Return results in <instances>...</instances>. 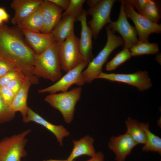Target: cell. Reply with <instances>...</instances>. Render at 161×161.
<instances>
[{
    "mask_svg": "<svg viewBox=\"0 0 161 161\" xmlns=\"http://www.w3.org/2000/svg\"><path fill=\"white\" fill-rule=\"evenodd\" d=\"M26 41L17 27L0 25V58L20 70L32 84L36 85L39 82L33 74L36 53Z\"/></svg>",
    "mask_w": 161,
    "mask_h": 161,
    "instance_id": "6da1fadb",
    "label": "cell"
},
{
    "mask_svg": "<svg viewBox=\"0 0 161 161\" xmlns=\"http://www.w3.org/2000/svg\"><path fill=\"white\" fill-rule=\"evenodd\" d=\"M107 40L106 45L97 56L89 62L83 71L76 84L81 87L85 83H91L102 72L103 65L111 53L116 48L123 44L122 38L116 35L107 26H106Z\"/></svg>",
    "mask_w": 161,
    "mask_h": 161,
    "instance_id": "7a4b0ae2",
    "label": "cell"
},
{
    "mask_svg": "<svg viewBox=\"0 0 161 161\" xmlns=\"http://www.w3.org/2000/svg\"><path fill=\"white\" fill-rule=\"evenodd\" d=\"M58 54V43L55 42L39 54H36L34 75L54 82L62 77Z\"/></svg>",
    "mask_w": 161,
    "mask_h": 161,
    "instance_id": "3957f363",
    "label": "cell"
},
{
    "mask_svg": "<svg viewBox=\"0 0 161 161\" xmlns=\"http://www.w3.org/2000/svg\"><path fill=\"white\" fill-rule=\"evenodd\" d=\"M81 92V87L78 86L66 92L49 94L44 100L59 111L65 121L69 123L73 120L75 106L80 98Z\"/></svg>",
    "mask_w": 161,
    "mask_h": 161,
    "instance_id": "277c9868",
    "label": "cell"
},
{
    "mask_svg": "<svg viewBox=\"0 0 161 161\" xmlns=\"http://www.w3.org/2000/svg\"><path fill=\"white\" fill-rule=\"evenodd\" d=\"M28 129L17 134L6 137L0 141V161H21L27 153L24 149L27 142Z\"/></svg>",
    "mask_w": 161,
    "mask_h": 161,
    "instance_id": "5b68a950",
    "label": "cell"
},
{
    "mask_svg": "<svg viewBox=\"0 0 161 161\" xmlns=\"http://www.w3.org/2000/svg\"><path fill=\"white\" fill-rule=\"evenodd\" d=\"M79 38L75 34L58 43V54L61 70L67 72L83 62L79 48Z\"/></svg>",
    "mask_w": 161,
    "mask_h": 161,
    "instance_id": "8992f818",
    "label": "cell"
},
{
    "mask_svg": "<svg viewBox=\"0 0 161 161\" xmlns=\"http://www.w3.org/2000/svg\"><path fill=\"white\" fill-rule=\"evenodd\" d=\"M115 1L114 0H100L95 6L89 8L86 12V15H91L92 17V19L89 21L88 24L94 39L97 38L103 27L112 21L110 14Z\"/></svg>",
    "mask_w": 161,
    "mask_h": 161,
    "instance_id": "52a82bcc",
    "label": "cell"
},
{
    "mask_svg": "<svg viewBox=\"0 0 161 161\" xmlns=\"http://www.w3.org/2000/svg\"><path fill=\"white\" fill-rule=\"evenodd\" d=\"M123 1L126 16L133 21L139 41H148L150 34L161 33V24L153 23L137 13L128 0H123Z\"/></svg>",
    "mask_w": 161,
    "mask_h": 161,
    "instance_id": "ba28073f",
    "label": "cell"
},
{
    "mask_svg": "<svg viewBox=\"0 0 161 161\" xmlns=\"http://www.w3.org/2000/svg\"><path fill=\"white\" fill-rule=\"evenodd\" d=\"M120 12L117 21H112L108 27L114 32L117 31L121 35L123 41V48L130 49L139 41L135 27L128 22L124 11L123 0L120 1Z\"/></svg>",
    "mask_w": 161,
    "mask_h": 161,
    "instance_id": "9c48e42d",
    "label": "cell"
},
{
    "mask_svg": "<svg viewBox=\"0 0 161 161\" xmlns=\"http://www.w3.org/2000/svg\"><path fill=\"white\" fill-rule=\"evenodd\" d=\"M97 78L126 83L135 87L140 91L147 90L152 85L146 71H140L129 74H108L102 72Z\"/></svg>",
    "mask_w": 161,
    "mask_h": 161,
    "instance_id": "30bf717a",
    "label": "cell"
},
{
    "mask_svg": "<svg viewBox=\"0 0 161 161\" xmlns=\"http://www.w3.org/2000/svg\"><path fill=\"white\" fill-rule=\"evenodd\" d=\"M88 63L83 61L67 72L53 84L47 87L39 89L38 92L40 94L48 93L49 94L57 92H66L73 85L78 83L84 68Z\"/></svg>",
    "mask_w": 161,
    "mask_h": 161,
    "instance_id": "8fae6325",
    "label": "cell"
},
{
    "mask_svg": "<svg viewBox=\"0 0 161 161\" xmlns=\"http://www.w3.org/2000/svg\"><path fill=\"white\" fill-rule=\"evenodd\" d=\"M86 14L85 9L77 18L81 26L80 37L79 41V48L83 61L88 63L93 59L92 30L86 21Z\"/></svg>",
    "mask_w": 161,
    "mask_h": 161,
    "instance_id": "7c38bea8",
    "label": "cell"
},
{
    "mask_svg": "<svg viewBox=\"0 0 161 161\" xmlns=\"http://www.w3.org/2000/svg\"><path fill=\"white\" fill-rule=\"evenodd\" d=\"M137 144L126 132L123 135L112 137L108 146L115 154L116 161H125L132 149Z\"/></svg>",
    "mask_w": 161,
    "mask_h": 161,
    "instance_id": "4fadbf2b",
    "label": "cell"
},
{
    "mask_svg": "<svg viewBox=\"0 0 161 161\" xmlns=\"http://www.w3.org/2000/svg\"><path fill=\"white\" fill-rule=\"evenodd\" d=\"M43 25L41 32L50 33L62 18V8L49 0H43L41 4Z\"/></svg>",
    "mask_w": 161,
    "mask_h": 161,
    "instance_id": "5bb4252c",
    "label": "cell"
},
{
    "mask_svg": "<svg viewBox=\"0 0 161 161\" xmlns=\"http://www.w3.org/2000/svg\"><path fill=\"white\" fill-rule=\"evenodd\" d=\"M25 39L37 54H39L55 42L51 32L44 33L21 30Z\"/></svg>",
    "mask_w": 161,
    "mask_h": 161,
    "instance_id": "9a60e30c",
    "label": "cell"
},
{
    "mask_svg": "<svg viewBox=\"0 0 161 161\" xmlns=\"http://www.w3.org/2000/svg\"><path fill=\"white\" fill-rule=\"evenodd\" d=\"M23 121L25 123L34 122L42 126L54 134L61 146L63 145V138L70 134L62 125H55L49 122L29 107L27 116Z\"/></svg>",
    "mask_w": 161,
    "mask_h": 161,
    "instance_id": "2e32d148",
    "label": "cell"
},
{
    "mask_svg": "<svg viewBox=\"0 0 161 161\" xmlns=\"http://www.w3.org/2000/svg\"><path fill=\"white\" fill-rule=\"evenodd\" d=\"M42 0H13L11 3L10 7L14 11L11 23L17 25L35 11L41 4Z\"/></svg>",
    "mask_w": 161,
    "mask_h": 161,
    "instance_id": "e0dca14e",
    "label": "cell"
},
{
    "mask_svg": "<svg viewBox=\"0 0 161 161\" xmlns=\"http://www.w3.org/2000/svg\"><path fill=\"white\" fill-rule=\"evenodd\" d=\"M74 17L68 15L62 17L57 25L51 32L55 42H61L75 34L74 22L75 21Z\"/></svg>",
    "mask_w": 161,
    "mask_h": 161,
    "instance_id": "ac0fdd59",
    "label": "cell"
},
{
    "mask_svg": "<svg viewBox=\"0 0 161 161\" xmlns=\"http://www.w3.org/2000/svg\"><path fill=\"white\" fill-rule=\"evenodd\" d=\"M94 140L91 137L86 135L78 140H73V147L67 160L73 161L83 155L92 157L96 153L93 143Z\"/></svg>",
    "mask_w": 161,
    "mask_h": 161,
    "instance_id": "d6986e66",
    "label": "cell"
},
{
    "mask_svg": "<svg viewBox=\"0 0 161 161\" xmlns=\"http://www.w3.org/2000/svg\"><path fill=\"white\" fill-rule=\"evenodd\" d=\"M31 84L29 79L25 78L21 89L15 96L10 106L13 112L15 113L18 112L21 113L23 119L27 116L28 108L27 104L28 94Z\"/></svg>",
    "mask_w": 161,
    "mask_h": 161,
    "instance_id": "ffe728a7",
    "label": "cell"
},
{
    "mask_svg": "<svg viewBox=\"0 0 161 161\" xmlns=\"http://www.w3.org/2000/svg\"><path fill=\"white\" fill-rule=\"evenodd\" d=\"M17 25L21 30L41 32L43 25L42 10L41 5Z\"/></svg>",
    "mask_w": 161,
    "mask_h": 161,
    "instance_id": "44dd1931",
    "label": "cell"
},
{
    "mask_svg": "<svg viewBox=\"0 0 161 161\" xmlns=\"http://www.w3.org/2000/svg\"><path fill=\"white\" fill-rule=\"evenodd\" d=\"M140 127L144 132L146 141L142 148L145 151H153L161 154V138L152 133L149 129L148 123H139Z\"/></svg>",
    "mask_w": 161,
    "mask_h": 161,
    "instance_id": "7402d4cb",
    "label": "cell"
},
{
    "mask_svg": "<svg viewBox=\"0 0 161 161\" xmlns=\"http://www.w3.org/2000/svg\"><path fill=\"white\" fill-rule=\"evenodd\" d=\"M127 133L137 144H144L146 141L145 134L136 120L129 117L125 121Z\"/></svg>",
    "mask_w": 161,
    "mask_h": 161,
    "instance_id": "603a6c76",
    "label": "cell"
},
{
    "mask_svg": "<svg viewBox=\"0 0 161 161\" xmlns=\"http://www.w3.org/2000/svg\"><path fill=\"white\" fill-rule=\"evenodd\" d=\"M160 11V4L157 1L148 0L144 8L140 14L151 22L158 24L161 18Z\"/></svg>",
    "mask_w": 161,
    "mask_h": 161,
    "instance_id": "cb8c5ba5",
    "label": "cell"
},
{
    "mask_svg": "<svg viewBox=\"0 0 161 161\" xmlns=\"http://www.w3.org/2000/svg\"><path fill=\"white\" fill-rule=\"evenodd\" d=\"M131 56L144 54H155L159 51L157 43H151L148 41H139L136 44L130 48Z\"/></svg>",
    "mask_w": 161,
    "mask_h": 161,
    "instance_id": "d4e9b609",
    "label": "cell"
},
{
    "mask_svg": "<svg viewBox=\"0 0 161 161\" xmlns=\"http://www.w3.org/2000/svg\"><path fill=\"white\" fill-rule=\"evenodd\" d=\"M131 55L129 49L124 48L117 53L114 57L106 64V69L110 71L115 69L117 67L129 59Z\"/></svg>",
    "mask_w": 161,
    "mask_h": 161,
    "instance_id": "484cf974",
    "label": "cell"
},
{
    "mask_svg": "<svg viewBox=\"0 0 161 161\" xmlns=\"http://www.w3.org/2000/svg\"><path fill=\"white\" fill-rule=\"evenodd\" d=\"M85 0H70L67 9L62 14V17L66 15L73 16L76 20L77 18L83 13V5Z\"/></svg>",
    "mask_w": 161,
    "mask_h": 161,
    "instance_id": "4316f807",
    "label": "cell"
},
{
    "mask_svg": "<svg viewBox=\"0 0 161 161\" xmlns=\"http://www.w3.org/2000/svg\"><path fill=\"white\" fill-rule=\"evenodd\" d=\"M15 114L10 106L4 102L0 95V123L11 121L15 117Z\"/></svg>",
    "mask_w": 161,
    "mask_h": 161,
    "instance_id": "83f0119b",
    "label": "cell"
},
{
    "mask_svg": "<svg viewBox=\"0 0 161 161\" xmlns=\"http://www.w3.org/2000/svg\"><path fill=\"white\" fill-rule=\"evenodd\" d=\"M25 78L24 75L20 70L14 68L0 78V87L6 86L8 83L13 80Z\"/></svg>",
    "mask_w": 161,
    "mask_h": 161,
    "instance_id": "f1b7e54d",
    "label": "cell"
},
{
    "mask_svg": "<svg viewBox=\"0 0 161 161\" xmlns=\"http://www.w3.org/2000/svg\"><path fill=\"white\" fill-rule=\"evenodd\" d=\"M0 95L4 102L10 106L15 96L12 92L6 86L0 87Z\"/></svg>",
    "mask_w": 161,
    "mask_h": 161,
    "instance_id": "f546056e",
    "label": "cell"
},
{
    "mask_svg": "<svg viewBox=\"0 0 161 161\" xmlns=\"http://www.w3.org/2000/svg\"><path fill=\"white\" fill-rule=\"evenodd\" d=\"M25 78H18L13 80L8 83L6 86L12 92L15 96L21 89Z\"/></svg>",
    "mask_w": 161,
    "mask_h": 161,
    "instance_id": "4dcf8cb0",
    "label": "cell"
},
{
    "mask_svg": "<svg viewBox=\"0 0 161 161\" xmlns=\"http://www.w3.org/2000/svg\"><path fill=\"white\" fill-rule=\"evenodd\" d=\"M14 68L12 65L0 58V78Z\"/></svg>",
    "mask_w": 161,
    "mask_h": 161,
    "instance_id": "1f68e13d",
    "label": "cell"
},
{
    "mask_svg": "<svg viewBox=\"0 0 161 161\" xmlns=\"http://www.w3.org/2000/svg\"><path fill=\"white\" fill-rule=\"evenodd\" d=\"M148 0H128L133 7H135L140 13L144 8Z\"/></svg>",
    "mask_w": 161,
    "mask_h": 161,
    "instance_id": "d6a6232c",
    "label": "cell"
},
{
    "mask_svg": "<svg viewBox=\"0 0 161 161\" xmlns=\"http://www.w3.org/2000/svg\"><path fill=\"white\" fill-rule=\"evenodd\" d=\"M65 10L68 8L70 0H49Z\"/></svg>",
    "mask_w": 161,
    "mask_h": 161,
    "instance_id": "836d02e7",
    "label": "cell"
},
{
    "mask_svg": "<svg viewBox=\"0 0 161 161\" xmlns=\"http://www.w3.org/2000/svg\"><path fill=\"white\" fill-rule=\"evenodd\" d=\"M10 16L4 8L0 7V25L3 24V22L8 21Z\"/></svg>",
    "mask_w": 161,
    "mask_h": 161,
    "instance_id": "e575fe53",
    "label": "cell"
},
{
    "mask_svg": "<svg viewBox=\"0 0 161 161\" xmlns=\"http://www.w3.org/2000/svg\"><path fill=\"white\" fill-rule=\"evenodd\" d=\"M89 160L84 161H104V155L101 152L96 153Z\"/></svg>",
    "mask_w": 161,
    "mask_h": 161,
    "instance_id": "d590c367",
    "label": "cell"
},
{
    "mask_svg": "<svg viewBox=\"0 0 161 161\" xmlns=\"http://www.w3.org/2000/svg\"><path fill=\"white\" fill-rule=\"evenodd\" d=\"M100 0H88L87 1V5L89 8L95 6L99 2Z\"/></svg>",
    "mask_w": 161,
    "mask_h": 161,
    "instance_id": "8d00e7d4",
    "label": "cell"
},
{
    "mask_svg": "<svg viewBox=\"0 0 161 161\" xmlns=\"http://www.w3.org/2000/svg\"><path fill=\"white\" fill-rule=\"evenodd\" d=\"M42 161H69L68 160H53V159H49L46 160H43ZM73 161H75V160H74Z\"/></svg>",
    "mask_w": 161,
    "mask_h": 161,
    "instance_id": "74e56055",
    "label": "cell"
}]
</instances>
